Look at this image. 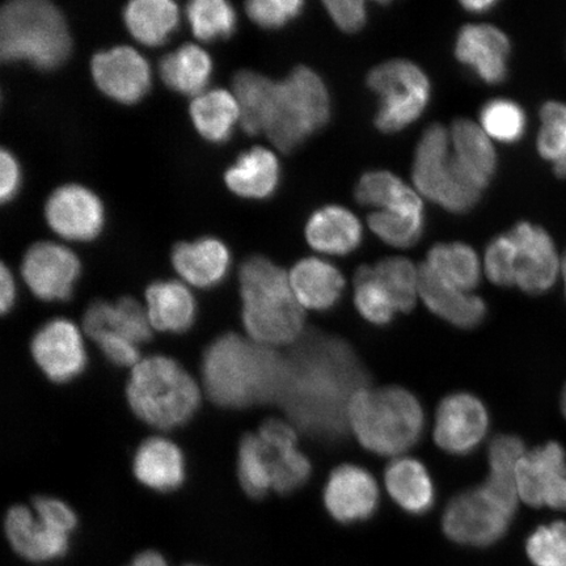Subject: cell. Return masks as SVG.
Segmentation results:
<instances>
[{
  "label": "cell",
  "instance_id": "cell-1",
  "mask_svg": "<svg viewBox=\"0 0 566 566\" xmlns=\"http://www.w3.org/2000/svg\"><path fill=\"white\" fill-rule=\"evenodd\" d=\"M369 377L342 338L308 335L287 359L281 400L293 421L318 440H342L350 402Z\"/></svg>",
  "mask_w": 566,
  "mask_h": 566
},
{
  "label": "cell",
  "instance_id": "cell-2",
  "mask_svg": "<svg viewBox=\"0 0 566 566\" xmlns=\"http://www.w3.org/2000/svg\"><path fill=\"white\" fill-rule=\"evenodd\" d=\"M201 370L209 398L219 407L240 409L281 399L287 359L248 336L228 334L209 345Z\"/></svg>",
  "mask_w": 566,
  "mask_h": 566
},
{
  "label": "cell",
  "instance_id": "cell-3",
  "mask_svg": "<svg viewBox=\"0 0 566 566\" xmlns=\"http://www.w3.org/2000/svg\"><path fill=\"white\" fill-rule=\"evenodd\" d=\"M239 283L248 337L273 349L298 342L304 308L282 268L264 256H252L240 266Z\"/></svg>",
  "mask_w": 566,
  "mask_h": 566
},
{
  "label": "cell",
  "instance_id": "cell-4",
  "mask_svg": "<svg viewBox=\"0 0 566 566\" xmlns=\"http://www.w3.org/2000/svg\"><path fill=\"white\" fill-rule=\"evenodd\" d=\"M73 41L59 7L48 0H13L0 11V59L54 70L71 54Z\"/></svg>",
  "mask_w": 566,
  "mask_h": 566
},
{
  "label": "cell",
  "instance_id": "cell-5",
  "mask_svg": "<svg viewBox=\"0 0 566 566\" xmlns=\"http://www.w3.org/2000/svg\"><path fill=\"white\" fill-rule=\"evenodd\" d=\"M127 401L139 419L159 430L187 423L201 402V388L175 359L151 356L133 367Z\"/></svg>",
  "mask_w": 566,
  "mask_h": 566
},
{
  "label": "cell",
  "instance_id": "cell-6",
  "mask_svg": "<svg viewBox=\"0 0 566 566\" xmlns=\"http://www.w3.org/2000/svg\"><path fill=\"white\" fill-rule=\"evenodd\" d=\"M348 420L364 448L379 455H398L420 440L423 412L407 389L365 388L354 396Z\"/></svg>",
  "mask_w": 566,
  "mask_h": 566
},
{
  "label": "cell",
  "instance_id": "cell-7",
  "mask_svg": "<svg viewBox=\"0 0 566 566\" xmlns=\"http://www.w3.org/2000/svg\"><path fill=\"white\" fill-rule=\"evenodd\" d=\"M329 117V95L322 77L298 66L275 83L263 133L280 151L292 153L323 129Z\"/></svg>",
  "mask_w": 566,
  "mask_h": 566
},
{
  "label": "cell",
  "instance_id": "cell-8",
  "mask_svg": "<svg viewBox=\"0 0 566 566\" xmlns=\"http://www.w3.org/2000/svg\"><path fill=\"white\" fill-rule=\"evenodd\" d=\"M413 181L419 192L446 210L465 212L479 202L481 192L449 157V134L442 125H431L417 146Z\"/></svg>",
  "mask_w": 566,
  "mask_h": 566
},
{
  "label": "cell",
  "instance_id": "cell-9",
  "mask_svg": "<svg viewBox=\"0 0 566 566\" xmlns=\"http://www.w3.org/2000/svg\"><path fill=\"white\" fill-rule=\"evenodd\" d=\"M367 86L380 96L375 126L384 133H396L413 124L427 108L430 83L415 63L396 60L370 71Z\"/></svg>",
  "mask_w": 566,
  "mask_h": 566
},
{
  "label": "cell",
  "instance_id": "cell-10",
  "mask_svg": "<svg viewBox=\"0 0 566 566\" xmlns=\"http://www.w3.org/2000/svg\"><path fill=\"white\" fill-rule=\"evenodd\" d=\"M515 512L485 490L467 491L446 507L442 527L446 536L460 546H493L507 533Z\"/></svg>",
  "mask_w": 566,
  "mask_h": 566
},
{
  "label": "cell",
  "instance_id": "cell-11",
  "mask_svg": "<svg viewBox=\"0 0 566 566\" xmlns=\"http://www.w3.org/2000/svg\"><path fill=\"white\" fill-rule=\"evenodd\" d=\"M520 500L528 506L566 511V454L563 446L549 442L526 452L515 472Z\"/></svg>",
  "mask_w": 566,
  "mask_h": 566
},
{
  "label": "cell",
  "instance_id": "cell-12",
  "mask_svg": "<svg viewBox=\"0 0 566 566\" xmlns=\"http://www.w3.org/2000/svg\"><path fill=\"white\" fill-rule=\"evenodd\" d=\"M82 271L81 261L67 247L53 242L33 244L24 254L21 274L41 301H67Z\"/></svg>",
  "mask_w": 566,
  "mask_h": 566
},
{
  "label": "cell",
  "instance_id": "cell-13",
  "mask_svg": "<svg viewBox=\"0 0 566 566\" xmlns=\"http://www.w3.org/2000/svg\"><path fill=\"white\" fill-rule=\"evenodd\" d=\"M91 74L105 96L122 104H136L151 87V69L136 49L119 45L92 56Z\"/></svg>",
  "mask_w": 566,
  "mask_h": 566
},
{
  "label": "cell",
  "instance_id": "cell-14",
  "mask_svg": "<svg viewBox=\"0 0 566 566\" xmlns=\"http://www.w3.org/2000/svg\"><path fill=\"white\" fill-rule=\"evenodd\" d=\"M45 219L49 228L62 239L90 242L104 228V205L88 188L67 184L48 198Z\"/></svg>",
  "mask_w": 566,
  "mask_h": 566
},
{
  "label": "cell",
  "instance_id": "cell-15",
  "mask_svg": "<svg viewBox=\"0 0 566 566\" xmlns=\"http://www.w3.org/2000/svg\"><path fill=\"white\" fill-rule=\"evenodd\" d=\"M515 245V285L528 294H543L554 286L562 261L548 232L528 222H521L509 232Z\"/></svg>",
  "mask_w": 566,
  "mask_h": 566
},
{
  "label": "cell",
  "instance_id": "cell-16",
  "mask_svg": "<svg viewBox=\"0 0 566 566\" xmlns=\"http://www.w3.org/2000/svg\"><path fill=\"white\" fill-rule=\"evenodd\" d=\"M31 350L35 364L55 384L73 380L87 364L82 332L66 318L46 323L34 335Z\"/></svg>",
  "mask_w": 566,
  "mask_h": 566
},
{
  "label": "cell",
  "instance_id": "cell-17",
  "mask_svg": "<svg viewBox=\"0 0 566 566\" xmlns=\"http://www.w3.org/2000/svg\"><path fill=\"white\" fill-rule=\"evenodd\" d=\"M4 533L13 551L31 563H51L67 554L70 534L45 516L24 505L12 506L6 514Z\"/></svg>",
  "mask_w": 566,
  "mask_h": 566
},
{
  "label": "cell",
  "instance_id": "cell-18",
  "mask_svg": "<svg viewBox=\"0 0 566 566\" xmlns=\"http://www.w3.org/2000/svg\"><path fill=\"white\" fill-rule=\"evenodd\" d=\"M486 431V409L475 396L451 395L438 407L436 442L450 454H470L484 440Z\"/></svg>",
  "mask_w": 566,
  "mask_h": 566
},
{
  "label": "cell",
  "instance_id": "cell-19",
  "mask_svg": "<svg viewBox=\"0 0 566 566\" xmlns=\"http://www.w3.org/2000/svg\"><path fill=\"white\" fill-rule=\"evenodd\" d=\"M379 492L369 472L357 465H342L332 472L324 491V504L332 518L353 525L377 512Z\"/></svg>",
  "mask_w": 566,
  "mask_h": 566
},
{
  "label": "cell",
  "instance_id": "cell-20",
  "mask_svg": "<svg viewBox=\"0 0 566 566\" xmlns=\"http://www.w3.org/2000/svg\"><path fill=\"white\" fill-rule=\"evenodd\" d=\"M272 465L273 491L293 493L307 483L311 475L310 460L296 448V433L292 424L269 419L258 431Z\"/></svg>",
  "mask_w": 566,
  "mask_h": 566
},
{
  "label": "cell",
  "instance_id": "cell-21",
  "mask_svg": "<svg viewBox=\"0 0 566 566\" xmlns=\"http://www.w3.org/2000/svg\"><path fill=\"white\" fill-rule=\"evenodd\" d=\"M455 54L481 81L500 84L506 80L511 41L499 28L486 24L463 27L458 34Z\"/></svg>",
  "mask_w": 566,
  "mask_h": 566
},
{
  "label": "cell",
  "instance_id": "cell-22",
  "mask_svg": "<svg viewBox=\"0 0 566 566\" xmlns=\"http://www.w3.org/2000/svg\"><path fill=\"white\" fill-rule=\"evenodd\" d=\"M231 256L228 245L216 238L176 244L172 265L190 286L209 289L221 283L229 273Z\"/></svg>",
  "mask_w": 566,
  "mask_h": 566
},
{
  "label": "cell",
  "instance_id": "cell-23",
  "mask_svg": "<svg viewBox=\"0 0 566 566\" xmlns=\"http://www.w3.org/2000/svg\"><path fill=\"white\" fill-rule=\"evenodd\" d=\"M419 294L431 313L459 328H475L486 315L483 300L448 285L427 263L419 268Z\"/></svg>",
  "mask_w": 566,
  "mask_h": 566
},
{
  "label": "cell",
  "instance_id": "cell-24",
  "mask_svg": "<svg viewBox=\"0 0 566 566\" xmlns=\"http://www.w3.org/2000/svg\"><path fill=\"white\" fill-rule=\"evenodd\" d=\"M134 475L153 491L171 492L186 480V460L179 446L161 437L148 438L134 457Z\"/></svg>",
  "mask_w": 566,
  "mask_h": 566
},
{
  "label": "cell",
  "instance_id": "cell-25",
  "mask_svg": "<svg viewBox=\"0 0 566 566\" xmlns=\"http://www.w3.org/2000/svg\"><path fill=\"white\" fill-rule=\"evenodd\" d=\"M454 155H451L459 171L475 186L484 190L497 168V157L488 134L470 119L459 118L451 127Z\"/></svg>",
  "mask_w": 566,
  "mask_h": 566
},
{
  "label": "cell",
  "instance_id": "cell-26",
  "mask_svg": "<svg viewBox=\"0 0 566 566\" xmlns=\"http://www.w3.org/2000/svg\"><path fill=\"white\" fill-rule=\"evenodd\" d=\"M145 307L153 329L171 334L192 327L197 314L192 292L179 281L151 283L146 290Z\"/></svg>",
  "mask_w": 566,
  "mask_h": 566
},
{
  "label": "cell",
  "instance_id": "cell-27",
  "mask_svg": "<svg viewBox=\"0 0 566 566\" xmlns=\"http://www.w3.org/2000/svg\"><path fill=\"white\" fill-rule=\"evenodd\" d=\"M280 163L274 153L265 147H253L243 153L235 165L224 174L226 186L248 200H265L279 187Z\"/></svg>",
  "mask_w": 566,
  "mask_h": 566
},
{
  "label": "cell",
  "instance_id": "cell-28",
  "mask_svg": "<svg viewBox=\"0 0 566 566\" xmlns=\"http://www.w3.org/2000/svg\"><path fill=\"white\" fill-rule=\"evenodd\" d=\"M289 279L301 306L316 311L335 307L345 287L338 269L315 258L301 260L290 272Z\"/></svg>",
  "mask_w": 566,
  "mask_h": 566
},
{
  "label": "cell",
  "instance_id": "cell-29",
  "mask_svg": "<svg viewBox=\"0 0 566 566\" xmlns=\"http://www.w3.org/2000/svg\"><path fill=\"white\" fill-rule=\"evenodd\" d=\"M83 328L87 335L96 331L109 329L130 339L136 345L150 342L153 327L146 307L133 298L116 303L97 301L92 303L83 317Z\"/></svg>",
  "mask_w": 566,
  "mask_h": 566
},
{
  "label": "cell",
  "instance_id": "cell-30",
  "mask_svg": "<svg viewBox=\"0 0 566 566\" xmlns=\"http://www.w3.org/2000/svg\"><path fill=\"white\" fill-rule=\"evenodd\" d=\"M306 238L318 252L345 256L363 242V226L348 209L325 207L310 218Z\"/></svg>",
  "mask_w": 566,
  "mask_h": 566
},
{
  "label": "cell",
  "instance_id": "cell-31",
  "mask_svg": "<svg viewBox=\"0 0 566 566\" xmlns=\"http://www.w3.org/2000/svg\"><path fill=\"white\" fill-rule=\"evenodd\" d=\"M386 485L396 504L415 515L428 513L434 504V486L427 469L415 459L394 460L386 470Z\"/></svg>",
  "mask_w": 566,
  "mask_h": 566
},
{
  "label": "cell",
  "instance_id": "cell-32",
  "mask_svg": "<svg viewBox=\"0 0 566 566\" xmlns=\"http://www.w3.org/2000/svg\"><path fill=\"white\" fill-rule=\"evenodd\" d=\"M124 20L140 44L159 46L179 25L180 11L171 0H132L125 6Z\"/></svg>",
  "mask_w": 566,
  "mask_h": 566
},
{
  "label": "cell",
  "instance_id": "cell-33",
  "mask_svg": "<svg viewBox=\"0 0 566 566\" xmlns=\"http://www.w3.org/2000/svg\"><path fill=\"white\" fill-rule=\"evenodd\" d=\"M189 112L198 134L212 144L228 140L233 127L240 123L239 103L228 90L202 92L193 98Z\"/></svg>",
  "mask_w": 566,
  "mask_h": 566
},
{
  "label": "cell",
  "instance_id": "cell-34",
  "mask_svg": "<svg viewBox=\"0 0 566 566\" xmlns=\"http://www.w3.org/2000/svg\"><path fill=\"white\" fill-rule=\"evenodd\" d=\"M159 70L167 87L182 95L198 96L208 86L212 61L201 46L184 44L163 56Z\"/></svg>",
  "mask_w": 566,
  "mask_h": 566
},
{
  "label": "cell",
  "instance_id": "cell-35",
  "mask_svg": "<svg viewBox=\"0 0 566 566\" xmlns=\"http://www.w3.org/2000/svg\"><path fill=\"white\" fill-rule=\"evenodd\" d=\"M525 454V444L518 437L499 436L491 443V473L484 485L485 490L515 512L520 500L518 491H516L515 472Z\"/></svg>",
  "mask_w": 566,
  "mask_h": 566
},
{
  "label": "cell",
  "instance_id": "cell-36",
  "mask_svg": "<svg viewBox=\"0 0 566 566\" xmlns=\"http://www.w3.org/2000/svg\"><path fill=\"white\" fill-rule=\"evenodd\" d=\"M356 198L365 207L385 211L423 212L419 195L391 172L377 171L364 175L358 182Z\"/></svg>",
  "mask_w": 566,
  "mask_h": 566
},
{
  "label": "cell",
  "instance_id": "cell-37",
  "mask_svg": "<svg viewBox=\"0 0 566 566\" xmlns=\"http://www.w3.org/2000/svg\"><path fill=\"white\" fill-rule=\"evenodd\" d=\"M275 83L252 70L233 76L232 87L240 108V125L250 136L264 132L265 119L274 94Z\"/></svg>",
  "mask_w": 566,
  "mask_h": 566
},
{
  "label": "cell",
  "instance_id": "cell-38",
  "mask_svg": "<svg viewBox=\"0 0 566 566\" xmlns=\"http://www.w3.org/2000/svg\"><path fill=\"white\" fill-rule=\"evenodd\" d=\"M427 264L438 279L464 293L479 285L480 261L470 245L437 244L429 251Z\"/></svg>",
  "mask_w": 566,
  "mask_h": 566
},
{
  "label": "cell",
  "instance_id": "cell-39",
  "mask_svg": "<svg viewBox=\"0 0 566 566\" xmlns=\"http://www.w3.org/2000/svg\"><path fill=\"white\" fill-rule=\"evenodd\" d=\"M238 476L240 485L252 499H263L273 490L271 459L258 433L247 434L240 442Z\"/></svg>",
  "mask_w": 566,
  "mask_h": 566
},
{
  "label": "cell",
  "instance_id": "cell-40",
  "mask_svg": "<svg viewBox=\"0 0 566 566\" xmlns=\"http://www.w3.org/2000/svg\"><path fill=\"white\" fill-rule=\"evenodd\" d=\"M187 17L201 41L228 39L235 32L237 12L226 0H193L187 4Z\"/></svg>",
  "mask_w": 566,
  "mask_h": 566
},
{
  "label": "cell",
  "instance_id": "cell-41",
  "mask_svg": "<svg viewBox=\"0 0 566 566\" xmlns=\"http://www.w3.org/2000/svg\"><path fill=\"white\" fill-rule=\"evenodd\" d=\"M375 277L385 286L401 313L415 307L419 294V269L405 258L381 260L374 266Z\"/></svg>",
  "mask_w": 566,
  "mask_h": 566
},
{
  "label": "cell",
  "instance_id": "cell-42",
  "mask_svg": "<svg viewBox=\"0 0 566 566\" xmlns=\"http://www.w3.org/2000/svg\"><path fill=\"white\" fill-rule=\"evenodd\" d=\"M356 286V307L366 321L375 325H386L392 322L398 307L384 285L375 277L374 268L360 266L354 275Z\"/></svg>",
  "mask_w": 566,
  "mask_h": 566
},
{
  "label": "cell",
  "instance_id": "cell-43",
  "mask_svg": "<svg viewBox=\"0 0 566 566\" xmlns=\"http://www.w3.org/2000/svg\"><path fill=\"white\" fill-rule=\"evenodd\" d=\"M542 129L537 150L554 165L558 176H566V104L551 102L541 111Z\"/></svg>",
  "mask_w": 566,
  "mask_h": 566
},
{
  "label": "cell",
  "instance_id": "cell-44",
  "mask_svg": "<svg viewBox=\"0 0 566 566\" xmlns=\"http://www.w3.org/2000/svg\"><path fill=\"white\" fill-rule=\"evenodd\" d=\"M369 226L375 235L398 248L412 247L423 231V212L375 211L369 217Z\"/></svg>",
  "mask_w": 566,
  "mask_h": 566
},
{
  "label": "cell",
  "instance_id": "cell-45",
  "mask_svg": "<svg viewBox=\"0 0 566 566\" xmlns=\"http://www.w3.org/2000/svg\"><path fill=\"white\" fill-rule=\"evenodd\" d=\"M480 122L488 136L502 142L514 144L526 130V115L521 106L506 98H495L481 109Z\"/></svg>",
  "mask_w": 566,
  "mask_h": 566
},
{
  "label": "cell",
  "instance_id": "cell-46",
  "mask_svg": "<svg viewBox=\"0 0 566 566\" xmlns=\"http://www.w3.org/2000/svg\"><path fill=\"white\" fill-rule=\"evenodd\" d=\"M526 554L534 566H566V522L537 527L528 536Z\"/></svg>",
  "mask_w": 566,
  "mask_h": 566
},
{
  "label": "cell",
  "instance_id": "cell-47",
  "mask_svg": "<svg viewBox=\"0 0 566 566\" xmlns=\"http://www.w3.org/2000/svg\"><path fill=\"white\" fill-rule=\"evenodd\" d=\"M303 7L302 0H250L245 3V12L253 23L275 30L298 18Z\"/></svg>",
  "mask_w": 566,
  "mask_h": 566
},
{
  "label": "cell",
  "instance_id": "cell-48",
  "mask_svg": "<svg viewBox=\"0 0 566 566\" xmlns=\"http://www.w3.org/2000/svg\"><path fill=\"white\" fill-rule=\"evenodd\" d=\"M514 256L515 245L511 237L502 235L495 238L488 247L485 253V272L495 285L514 286Z\"/></svg>",
  "mask_w": 566,
  "mask_h": 566
},
{
  "label": "cell",
  "instance_id": "cell-49",
  "mask_svg": "<svg viewBox=\"0 0 566 566\" xmlns=\"http://www.w3.org/2000/svg\"><path fill=\"white\" fill-rule=\"evenodd\" d=\"M88 337L98 346V349L103 352L104 356L112 364L132 367L133 369L142 359L139 346L132 343L130 339L119 336L116 332L101 329L88 335Z\"/></svg>",
  "mask_w": 566,
  "mask_h": 566
},
{
  "label": "cell",
  "instance_id": "cell-50",
  "mask_svg": "<svg viewBox=\"0 0 566 566\" xmlns=\"http://www.w3.org/2000/svg\"><path fill=\"white\" fill-rule=\"evenodd\" d=\"M325 9L334 19L339 30L354 33L363 30L366 24L365 3L360 0H346V2H324Z\"/></svg>",
  "mask_w": 566,
  "mask_h": 566
},
{
  "label": "cell",
  "instance_id": "cell-51",
  "mask_svg": "<svg viewBox=\"0 0 566 566\" xmlns=\"http://www.w3.org/2000/svg\"><path fill=\"white\" fill-rule=\"evenodd\" d=\"M32 507L53 525L73 535L77 526V516L66 502L53 497H38L33 500Z\"/></svg>",
  "mask_w": 566,
  "mask_h": 566
},
{
  "label": "cell",
  "instance_id": "cell-52",
  "mask_svg": "<svg viewBox=\"0 0 566 566\" xmlns=\"http://www.w3.org/2000/svg\"><path fill=\"white\" fill-rule=\"evenodd\" d=\"M20 167L15 157L6 148L0 151V200H12L20 187Z\"/></svg>",
  "mask_w": 566,
  "mask_h": 566
},
{
  "label": "cell",
  "instance_id": "cell-53",
  "mask_svg": "<svg viewBox=\"0 0 566 566\" xmlns=\"http://www.w3.org/2000/svg\"><path fill=\"white\" fill-rule=\"evenodd\" d=\"M15 280L4 263L0 266V310L3 314L9 313L17 301Z\"/></svg>",
  "mask_w": 566,
  "mask_h": 566
},
{
  "label": "cell",
  "instance_id": "cell-54",
  "mask_svg": "<svg viewBox=\"0 0 566 566\" xmlns=\"http://www.w3.org/2000/svg\"><path fill=\"white\" fill-rule=\"evenodd\" d=\"M126 566H168L165 556L157 551H144Z\"/></svg>",
  "mask_w": 566,
  "mask_h": 566
},
{
  "label": "cell",
  "instance_id": "cell-55",
  "mask_svg": "<svg viewBox=\"0 0 566 566\" xmlns=\"http://www.w3.org/2000/svg\"><path fill=\"white\" fill-rule=\"evenodd\" d=\"M494 0H469V2H463L465 11L473 13H483L490 11L495 6Z\"/></svg>",
  "mask_w": 566,
  "mask_h": 566
},
{
  "label": "cell",
  "instance_id": "cell-56",
  "mask_svg": "<svg viewBox=\"0 0 566 566\" xmlns=\"http://www.w3.org/2000/svg\"><path fill=\"white\" fill-rule=\"evenodd\" d=\"M562 274L565 283V292H566V254L564 259L562 260Z\"/></svg>",
  "mask_w": 566,
  "mask_h": 566
},
{
  "label": "cell",
  "instance_id": "cell-57",
  "mask_svg": "<svg viewBox=\"0 0 566 566\" xmlns=\"http://www.w3.org/2000/svg\"><path fill=\"white\" fill-rule=\"evenodd\" d=\"M562 409H563V413L566 419V386L564 388L563 398H562Z\"/></svg>",
  "mask_w": 566,
  "mask_h": 566
},
{
  "label": "cell",
  "instance_id": "cell-58",
  "mask_svg": "<svg viewBox=\"0 0 566 566\" xmlns=\"http://www.w3.org/2000/svg\"><path fill=\"white\" fill-rule=\"evenodd\" d=\"M186 566H202V565L189 564V565H186Z\"/></svg>",
  "mask_w": 566,
  "mask_h": 566
}]
</instances>
